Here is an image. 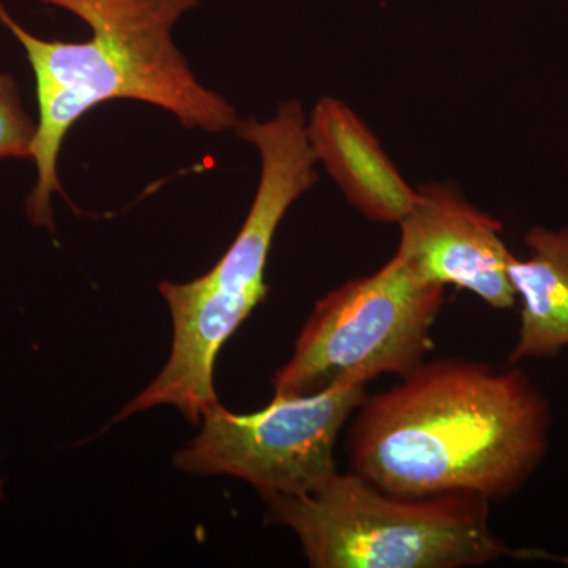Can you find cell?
<instances>
[{
  "label": "cell",
  "mask_w": 568,
  "mask_h": 568,
  "mask_svg": "<svg viewBox=\"0 0 568 568\" xmlns=\"http://www.w3.org/2000/svg\"><path fill=\"white\" fill-rule=\"evenodd\" d=\"M355 413L353 473L392 496L506 499L548 450V402L529 377L467 358L424 362Z\"/></svg>",
  "instance_id": "1"
},
{
  "label": "cell",
  "mask_w": 568,
  "mask_h": 568,
  "mask_svg": "<svg viewBox=\"0 0 568 568\" xmlns=\"http://www.w3.org/2000/svg\"><path fill=\"white\" fill-rule=\"evenodd\" d=\"M444 302L446 287L422 282L398 256L373 275L343 283L306 320L294 354L272 381L275 396L409 375L432 351Z\"/></svg>",
  "instance_id": "5"
},
{
  "label": "cell",
  "mask_w": 568,
  "mask_h": 568,
  "mask_svg": "<svg viewBox=\"0 0 568 568\" xmlns=\"http://www.w3.org/2000/svg\"><path fill=\"white\" fill-rule=\"evenodd\" d=\"M304 108L280 103L274 118L245 119L234 132L260 152L261 179L244 226L207 274L189 283L162 282L173 317V346L159 376L115 420L156 406H175L197 425L219 403L213 372L220 349L267 297L265 267L280 223L291 205L317 183V160Z\"/></svg>",
  "instance_id": "3"
},
{
  "label": "cell",
  "mask_w": 568,
  "mask_h": 568,
  "mask_svg": "<svg viewBox=\"0 0 568 568\" xmlns=\"http://www.w3.org/2000/svg\"><path fill=\"white\" fill-rule=\"evenodd\" d=\"M37 121L26 111L13 77L0 73V163L31 160Z\"/></svg>",
  "instance_id": "10"
},
{
  "label": "cell",
  "mask_w": 568,
  "mask_h": 568,
  "mask_svg": "<svg viewBox=\"0 0 568 568\" xmlns=\"http://www.w3.org/2000/svg\"><path fill=\"white\" fill-rule=\"evenodd\" d=\"M395 256L422 282L462 287L496 310L514 308L517 294L507 274L510 252L503 226L466 203L454 186L425 183L417 203L398 223Z\"/></svg>",
  "instance_id": "7"
},
{
  "label": "cell",
  "mask_w": 568,
  "mask_h": 568,
  "mask_svg": "<svg viewBox=\"0 0 568 568\" xmlns=\"http://www.w3.org/2000/svg\"><path fill=\"white\" fill-rule=\"evenodd\" d=\"M530 254H510L507 274L521 297V324L510 364L555 357L568 347V227H534L526 235Z\"/></svg>",
  "instance_id": "9"
},
{
  "label": "cell",
  "mask_w": 568,
  "mask_h": 568,
  "mask_svg": "<svg viewBox=\"0 0 568 568\" xmlns=\"http://www.w3.org/2000/svg\"><path fill=\"white\" fill-rule=\"evenodd\" d=\"M80 18L91 37L44 40L14 20L0 2V24L28 55L36 78L39 119L31 160L37 181L26 211L37 226L52 227V196L63 194L58 163L70 130L93 108L133 100L171 112L185 129L235 130L233 104L204 88L178 50L173 29L204 0H37Z\"/></svg>",
  "instance_id": "2"
},
{
  "label": "cell",
  "mask_w": 568,
  "mask_h": 568,
  "mask_svg": "<svg viewBox=\"0 0 568 568\" xmlns=\"http://www.w3.org/2000/svg\"><path fill=\"white\" fill-rule=\"evenodd\" d=\"M310 145L346 200L376 223H399L417 190L396 170L383 145L346 103L325 95L306 122Z\"/></svg>",
  "instance_id": "8"
},
{
  "label": "cell",
  "mask_w": 568,
  "mask_h": 568,
  "mask_svg": "<svg viewBox=\"0 0 568 568\" xmlns=\"http://www.w3.org/2000/svg\"><path fill=\"white\" fill-rule=\"evenodd\" d=\"M268 519L293 530L315 568H463L515 558L489 529L477 496L409 499L379 491L357 474H338L308 495L274 496Z\"/></svg>",
  "instance_id": "4"
},
{
  "label": "cell",
  "mask_w": 568,
  "mask_h": 568,
  "mask_svg": "<svg viewBox=\"0 0 568 568\" xmlns=\"http://www.w3.org/2000/svg\"><path fill=\"white\" fill-rule=\"evenodd\" d=\"M365 396V386L335 384L313 395L274 396L248 416L215 403L174 465L197 476L242 478L264 499L308 495L336 473L339 432Z\"/></svg>",
  "instance_id": "6"
}]
</instances>
